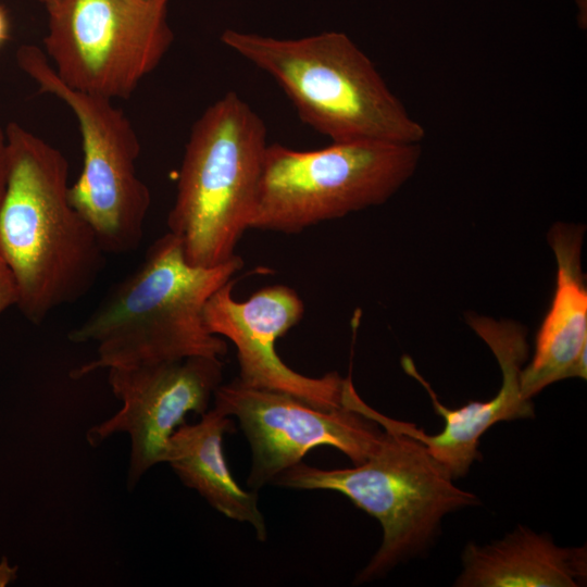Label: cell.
Returning a JSON list of instances; mask_svg holds the SVG:
<instances>
[{
  "instance_id": "8",
  "label": "cell",
  "mask_w": 587,
  "mask_h": 587,
  "mask_svg": "<svg viewBox=\"0 0 587 587\" xmlns=\"http://www.w3.org/2000/svg\"><path fill=\"white\" fill-rule=\"evenodd\" d=\"M46 10L42 50L57 76L110 100L130 98L174 40L161 0H55Z\"/></svg>"
},
{
  "instance_id": "3",
  "label": "cell",
  "mask_w": 587,
  "mask_h": 587,
  "mask_svg": "<svg viewBox=\"0 0 587 587\" xmlns=\"http://www.w3.org/2000/svg\"><path fill=\"white\" fill-rule=\"evenodd\" d=\"M220 39L273 77L301 121L332 142L420 143L425 137L424 127L345 33L276 38L229 28Z\"/></svg>"
},
{
  "instance_id": "19",
  "label": "cell",
  "mask_w": 587,
  "mask_h": 587,
  "mask_svg": "<svg viewBox=\"0 0 587 587\" xmlns=\"http://www.w3.org/2000/svg\"><path fill=\"white\" fill-rule=\"evenodd\" d=\"M10 36V23L8 14L2 5H0V48L5 43Z\"/></svg>"
},
{
  "instance_id": "21",
  "label": "cell",
  "mask_w": 587,
  "mask_h": 587,
  "mask_svg": "<svg viewBox=\"0 0 587 587\" xmlns=\"http://www.w3.org/2000/svg\"><path fill=\"white\" fill-rule=\"evenodd\" d=\"M39 3H41L42 5L48 7L50 5L51 3H53L55 0H37Z\"/></svg>"
},
{
  "instance_id": "11",
  "label": "cell",
  "mask_w": 587,
  "mask_h": 587,
  "mask_svg": "<svg viewBox=\"0 0 587 587\" xmlns=\"http://www.w3.org/2000/svg\"><path fill=\"white\" fill-rule=\"evenodd\" d=\"M230 279L208 300L203 310L207 329L236 347L238 379L250 387L279 391L322 409L344 405V384L338 373L310 377L291 370L276 352V341L304 314L299 295L285 285L267 286L246 301L233 296Z\"/></svg>"
},
{
  "instance_id": "20",
  "label": "cell",
  "mask_w": 587,
  "mask_h": 587,
  "mask_svg": "<svg viewBox=\"0 0 587 587\" xmlns=\"http://www.w3.org/2000/svg\"><path fill=\"white\" fill-rule=\"evenodd\" d=\"M578 9L577 21L582 29L587 27V0H575Z\"/></svg>"
},
{
  "instance_id": "15",
  "label": "cell",
  "mask_w": 587,
  "mask_h": 587,
  "mask_svg": "<svg viewBox=\"0 0 587 587\" xmlns=\"http://www.w3.org/2000/svg\"><path fill=\"white\" fill-rule=\"evenodd\" d=\"M233 429L229 416L213 407L197 423H184L173 433L163 463L213 509L230 520L251 525L257 538L264 541L267 530L258 494L237 484L224 454L223 437Z\"/></svg>"
},
{
  "instance_id": "4",
  "label": "cell",
  "mask_w": 587,
  "mask_h": 587,
  "mask_svg": "<svg viewBox=\"0 0 587 587\" xmlns=\"http://www.w3.org/2000/svg\"><path fill=\"white\" fill-rule=\"evenodd\" d=\"M267 145L263 120L235 91L195 122L166 222L188 263L212 267L237 255L250 229Z\"/></svg>"
},
{
  "instance_id": "17",
  "label": "cell",
  "mask_w": 587,
  "mask_h": 587,
  "mask_svg": "<svg viewBox=\"0 0 587 587\" xmlns=\"http://www.w3.org/2000/svg\"><path fill=\"white\" fill-rule=\"evenodd\" d=\"M8 178L7 138L4 128L0 127V202L3 197Z\"/></svg>"
},
{
  "instance_id": "14",
  "label": "cell",
  "mask_w": 587,
  "mask_h": 587,
  "mask_svg": "<svg viewBox=\"0 0 587 587\" xmlns=\"http://www.w3.org/2000/svg\"><path fill=\"white\" fill-rule=\"evenodd\" d=\"M586 547L557 546L547 534L524 526L462 553L458 587H576L587 576Z\"/></svg>"
},
{
  "instance_id": "10",
  "label": "cell",
  "mask_w": 587,
  "mask_h": 587,
  "mask_svg": "<svg viewBox=\"0 0 587 587\" xmlns=\"http://www.w3.org/2000/svg\"><path fill=\"white\" fill-rule=\"evenodd\" d=\"M108 382L121 409L86 432L98 447L126 433L130 457L126 486L133 489L154 465L163 463L168 440L189 412L202 415L222 384L221 358L189 357L108 370Z\"/></svg>"
},
{
  "instance_id": "9",
  "label": "cell",
  "mask_w": 587,
  "mask_h": 587,
  "mask_svg": "<svg viewBox=\"0 0 587 587\" xmlns=\"http://www.w3.org/2000/svg\"><path fill=\"white\" fill-rule=\"evenodd\" d=\"M213 398L214 408L239 421L249 442L247 486L254 491L316 447H333L353 465L360 464L383 435L378 423L345 404L322 409L288 394L247 386L238 378L221 384Z\"/></svg>"
},
{
  "instance_id": "22",
  "label": "cell",
  "mask_w": 587,
  "mask_h": 587,
  "mask_svg": "<svg viewBox=\"0 0 587 587\" xmlns=\"http://www.w3.org/2000/svg\"><path fill=\"white\" fill-rule=\"evenodd\" d=\"M161 1L168 2L170 0H161Z\"/></svg>"
},
{
  "instance_id": "2",
  "label": "cell",
  "mask_w": 587,
  "mask_h": 587,
  "mask_svg": "<svg viewBox=\"0 0 587 587\" xmlns=\"http://www.w3.org/2000/svg\"><path fill=\"white\" fill-rule=\"evenodd\" d=\"M242 264L236 255L212 267L192 265L180 241L167 232L148 248L140 265L67 334L74 344L97 346L96 357L72 370L70 377L197 355L224 357L227 344L207 329L203 310Z\"/></svg>"
},
{
  "instance_id": "6",
  "label": "cell",
  "mask_w": 587,
  "mask_h": 587,
  "mask_svg": "<svg viewBox=\"0 0 587 587\" xmlns=\"http://www.w3.org/2000/svg\"><path fill=\"white\" fill-rule=\"evenodd\" d=\"M420 143L332 142L316 150L267 145L250 228L297 234L389 200L415 173Z\"/></svg>"
},
{
  "instance_id": "16",
  "label": "cell",
  "mask_w": 587,
  "mask_h": 587,
  "mask_svg": "<svg viewBox=\"0 0 587 587\" xmlns=\"http://www.w3.org/2000/svg\"><path fill=\"white\" fill-rule=\"evenodd\" d=\"M17 303V290L13 276L0 259V314Z\"/></svg>"
},
{
  "instance_id": "13",
  "label": "cell",
  "mask_w": 587,
  "mask_h": 587,
  "mask_svg": "<svg viewBox=\"0 0 587 587\" xmlns=\"http://www.w3.org/2000/svg\"><path fill=\"white\" fill-rule=\"evenodd\" d=\"M584 227L555 223L548 241L557 262L555 289L535 341L530 363L521 372V392L532 398L552 383L586 379L587 286L582 267Z\"/></svg>"
},
{
  "instance_id": "7",
  "label": "cell",
  "mask_w": 587,
  "mask_h": 587,
  "mask_svg": "<svg viewBox=\"0 0 587 587\" xmlns=\"http://www.w3.org/2000/svg\"><path fill=\"white\" fill-rule=\"evenodd\" d=\"M16 61L39 92L59 98L78 123L83 167L70 185L72 205L91 226L105 253L137 250L151 193L137 173L140 142L133 124L113 100L64 84L41 48L21 46Z\"/></svg>"
},
{
  "instance_id": "18",
  "label": "cell",
  "mask_w": 587,
  "mask_h": 587,
  "mask_svg": "<svg viewBox=\"0 0 587 587\" xmlns=\"http://www.w3.org/2000/svg\"><path fill=\"white\" fill-rule=\"evenodd\" d=\"M16 567H11L5 558L0 563V586H5L14 579Z\"/></svg>"
},
{
  "instance_id": "12",
  "label": "cell",
  "mask_w": 587,
  "mask_h": 587,
  "mask_svg": "<svg viewBox=\"0 0 587 587\" xmlns=\"http://www.w3.org/2000/svg\"><path fill=\"white\" fill-rule=\"evenodd\" d=\"M467 323L489 347L501 370L502 384L492 399L449 409L438 400L412 359L404 355L401 360L404 372L423 386L435 412L445 421L441 433L428 435L412 423L383 415L367 405L357 392L349 398V405L354 410L379 425L395 428L423 444L453 479L464 476L479 458V439L490 426L500 421L534 416L532 400L524 399L521 392V372L528 357L525 327L513 321H496L478 315L467 316Z\"/></svg>"
},
{
  "instance_id": "5",
  "label": "cell",
  "mask_w": 587,
  "mask_h": 587,
  "mask_svg": "<svg viewBox=\"0 0 587 587\" xmlns=\"http://www.w3.org/2000/svg\"><path fill=\"white\" fill-rule=\"evenodd\" d=\"M369 458L353 467L324 470L302 462L280 473L272 484L302 490H333L375 517L383 540L357 584L383 577L398 563L423 551L442 517L479 503L458 488L453 478L413 437L386 425Z\"/></svg>"
},
{
  "instance_id": "1",
  "label": "cell",
  "mask_w": 587,
  "mask_h": 587,
  "mask_svg": "<svg viewBox=\"0 0 587 587\" xmlns=\"http://www.w3.org/2000/svg\"><path fill=\"white\" fill-rule=\"evenodd\" d=\"M4 133L8 178L0 202V259L13 276L17 308L40 324L91 290L107 253L70 201L63 153L16 122Z\"/></svg>"
}]
</instances>
